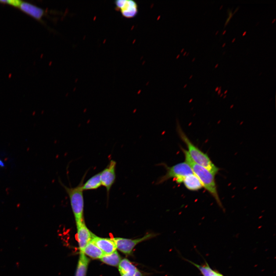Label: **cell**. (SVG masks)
<instances>
[{
  "label": "cell",
  "mask_w": 276,
  "mask_h": 276,
  "mask_svg": "<svg viewBox=\"0 0 276 276\" xmlns=\"http://www.w3.org/2000/svg\"><path fill=\"white\" fill-rule=\"evenodd\" d=\"M185 156V162L190 166L194 174L199 179L202 187L215 198L220 206H222L215 180L214 176L203 166L196 164L192 160L188 151L182 149Z\"/></svg>",
  "instance_id": "6da1fadb"
},
{
  "label": "cell",
  "mask_w": 276,
  "mask_h": 276,
  "mask_svg": "<svg viewBox=\"0 0 276 276\" xmlns=\"http://www.w3.org/2000/svg\"><path fill=\"white\" fill-rule=\"evenodd\" d=\"M179 135L188 148L189 154L196 164L203 166L214 175L218 172L219 169L215 165L206 154L204 153L194 145L179 126L177 128Z\"/></svg>",
  "instance_id": "7a4b0ae2"
},
{
  "label": "cell",
  "mask_w": 276,
  "mask_h": 276,
  "mask_svg": "<svg viewBox=\"0 0 276 276\" xmlns=\"http://www.w3.org/2000/svg\"><path fill=\"white\" fill-rule=\"evenodd\" d=\"M83 185L81 182L76 188L65 187L70 198L71 205L76 223L84 221Z\"/></svg>",
  "instance_id": "3957f363"
},
{
  "label": "cell",
  "mask_w": 276,
  "mask_h": 276,
  "mask_svg": "<svg viewBox=\"0 0 276 276\" xmlns=\"http://www.w3.org/2000/svg\"><path fill=\"white\" fill-rule=\"evenodd\" d=\"M156 235V234L150 233L147 234L142 238L135 239L120 238H114L112 239L116 244L117 249L124 254L130 256L132 254L133 250L137 245Z\"/></svg>",
  "instance_id": "277c9868"
},
{
  "label": "cell",
  "mask_w": 276,
  "mask_h": 276,
  "mask_svg": "<svg viewBox=\"0 0 276 276\" xmlns=\"http://www.w3.org/2000/svg\"><path fill=\"white\" fill-rule=\"evenodd\" d=\"M193 174L189 165L187 162H183L168 168L167 173L162 177L160 181L163 182L169 179L173 178L177 183H180L182 182L184 177Z\"/></svg>",
  "instance_id": "5b68a950"
},
{
  "label": "cell",
  "mask_w": 276,
  "mask_h": 276,
  "mask_svg": "<svg viewBox=\"0 0 276 276\" xmlns=\"http://www.w3.org/2000/svg\"><path fill=\"white\" fill-rule=\"evenodd\" d=\"M115 5L122 16L127 19H132L138 14V5L135 1L118 0L115 1Z\"/></svg>",
  "instance_id": "8992f818"
},
{
  "label": "cell",
  "mask_w": 276,
  "mask_h": 276,
  "mask_svg": "<svg viewBox=\"0 0 276 276\" xmlns=\"http://www.w3.org/2000/svg\"><path fill=\"white\" fill-rule=\"evenodd\" d=\"M77 229V238L80 253H84L86 245L91 241L94 234H93L86 227L84 221L76 223Z\"/></svg>",
  "instance_id": "52a82bcc"
},
{
  "label": "cell",
  "mask_w": 276,
  "mask_h": 276,
  "mask_svg": "<svg viewBox=\"0 0 276 276\" xmlns=\"http://www.w3.org/2000/svg\"><path fill=\"white\" fill-rule=\"evenodd\" d=\"M116 162L111 161L107 167L100 173L101 184L106 187L108 192L110 190L116 179Z\"/></svg>",
  "instance_id": "ba28073f"
},
{
  "label": "cell",
  "mask_w": 276,
  "mask_h": 276,
  "mask_svg": "<svg viewBox=\"0 0 276 276\" xmlns=\"http://www.w3.org/2000/svg\"><path fill=\"white\" fill-rule=\"evenodd\" d=\"M91 241L99 248L105 255L113 253L117 249L116 244L112 238H99L94 235Z\"/></svg>",
  "instance_id": "9c48e42d"
},
{
  "label": "cell",
  "mask_w": 276,
  "mask_h": 276,
  "mask_svg": "<svg viewBox=\"0 0 276 276\" xmlns=\"http://www.w3.org/2000/svg\"><path fill=\"white\" fill-rule=\"evenodd\" d=\"M118 268L120 276H144L143 273L127 259L121 260Z\"/></svg>",
  "instance_id": "30bf717a"
},
{
  "label": "cell",
  "mask_w": 276,
  "mask_h": 276,
  "mask_svg": "<svg viewBox=\"0 0 276 276\" xmlns=\"http://www.w3.org/2000/svg\"><path fill=\"white\" fill-rule=\"evenodd\" d=\"M22 11L37 20H41L45 14L44 10L30 3L22 2L19 7Z\"/></svg>",
  "instance_id": "8fae6325"
},
{
  "label": "cell",
  "mask_w": 276,
  "mask_h": 276,
  "mask_svg": "<svg viewBox=\"0 0 276 276\" xmlns=\"http://www.w3.org/2000/svg\"><path fill=\"white\" fill-rule=\"evenodd\" d=\"M182 182L188 189L191 191L198 190L203 187L199 179L194 174L184 177Z\"/></svg>",
  "instance_id": "7c38bea8"
},
{
  "label": "cell",
  "mask_w": 276,
  "mask_h": 276,
  "mask_svg": "<svg viewBox=\"0 0 276 276\" xmlns=\"http://www.w3.org/2000/svg\"><path fill=\"white\" fill-rule=\"evenodd\" d=\"M84 253L94 259H101L105 255L104 252L91 241L86 245Z\"/></svg>",
  "instance_id": "4fadbf2b"
},
{
  "label": "cell",
  "mask_w": 276,
  "mask_h": 276,
  "mask_svg": "<svg viewBox=\"0 0 276 276\" xmlns=\"http://www.w3.org/2000/svg\"><path fill=\"white\" fill-rule=\"evenodd\" d=\"M76 276H86L89 260L84 253H80Z\"/></svg>",
  "instance_id": "5bb4252c"
},
{
  "label": "cell",
  "mask_w": 276,
  "mask_h": 276,
  "mask_svg": "<svg viewBox=\"0 0 276 276\" xmlns=\"http://www.w3.org/2000/svg\"><path fill=\"white\" fill-rule=\"evenodd\" d=\"M102 185L101 182V173H98L93 176L87 181L85 184H83V190H88L96 189Z\"/></svg>",
  "instance_id": "9a60e30c"
},
{
  "label": "cell",
  "mask_w": 276,
  "mask_h": 276,
  "mask_svg": "<svg viewBox=\"0 0 276 276\" xmlns=\"http://www.w3.org/2000/svg\"><path fill=\"white\" fill-rule=\"evenodd\" d=\"M101 260L107 264L117 267L121 261V258L118 253L116 251L112 253L105 255L101 258Z\"/></svg>",
  "instance_id": "2e32d148"
},
{
  "label": "cell",
  "mask_w": 276,
  "mask_h": 276,
  "mask_svg": "<svg viewBox=\"0 0 276 276\" xmlns=\"http://www.w3.org/2000/svg\"><path fill=\"white\" fill-rule=\"evenodd\" d=\"M188 261L197 268L203 276H224L220 273L212 270L208 263H206V265H205L201 266L196 264L188 260Z\"/></svg>",
  "instance_id": "e0dca14e"
},
{
  "label": "cell",
  "mask_w": 276,
  "mask_h": 276,
  "mask_svg": "<svg viewBox=\"0 0 276 276\" xmlns=\"http://www.w3.org/2000/svg\"><path fill=\"white\" fill-rule=\"evenodd\" d=\"M23 2L19 0H6V1H0V3L7 4L12 6L19 8L21 4Z\"/></svg>",
  "instance_id": "ac0fdd59"
},
{
  "label": "cell",
  "mask_w": 276,
  "mask_h": 276,
  "mask_svg": "<svg viewBox=\"0 0 276 276\" xmlns=\"http://www.w3.org/2000/svg\"><path fill=\"white\" fill-rule=\"evenodd\" d=\"M229 14L230 15L229 16V17L228 19H227L226 22V23H225V26H226L227 24V23H228L229 22L230 19H231V17H232L233 16V14H232V12L231 11V12H229Z\"/></svg>",
  "instance_id": "d6986e66"
},
{
  "label": "cell",
  "mask_w": 276,
  "mask_h": 276,
  "mask_svg": "<svg viewBox=\"0 0 276 276\" xmlns=\"http://www.w3.org/2000/svg\"><path fill=\"white\" fill-rule=\"evenodd\" d=\"M5 166V164H4V163L2 162V161L0 159V166H1V167H3Z\"/></svg>",
  "instance_id": "ffe728a7"
},
{
  "label": "cell",
  "mask_w": 276,
  "mask_h": 276,
  "mask_svg": "<svg viewBox=\"0 0 276 276\" xmlns=\"http://www.w3.org/2000/svg\"><path fill=\"white\" fill-rule=\"evenodd\" d=\"M246 33H247V32H246V31H245V32H244L243 34H242V36H244L245 35H246Z\"/></svg>",
  "instance_id": "44dd1931"
},
{
  "label": "cell",
  "mask_w": 276,
  "mask_h": 276,
  "mask_svg": "<svg viewBox=\"0 0 276 276\" xmlns=\"http://www.w3.org/2000/svg\"><path fill=\"white\" fill-rule=\"evenodd\" d=\"M239 8V7H238V8H237V9H236V10H235V11H234V13L233 14H235V13L236 11L237 12V11H238V8Z\"/></svg>",
  "instance_id": "7402d4cb"
},
{
  "label": "cell",
  "mask_w": 276,
  "mask_h": 276,
  "mask_svg": "<svg viewBox=\"0 0 276 276\" xmlns=\"http://www.w3.org/2000/svg\"><path fill=\"white\" fill-rule=\"evenodd\" d=\"M235 38H234L232 40V43H233L234 41H235Z\"/></svg>",
  "instance_id": "603a6c76"
},
{
  "label": "cell",
  "mask_w": 276,
  "mask_h": 276,
  "mask_svg": "<svg viewBox=\"0 0 276 276\" xmlns=\"http://www.w3.org/2000/svg\"><path fill=\"white\" fill-rule=\"evenodd\" d=\"M226 32V30H224V32H223V34L224 35L225 34Z\"/></svg>",
  "instance_id": "cb8c5ba5"
},
{
  "label": "cell",
  "mask_w": 276,
  "mask_h": 276,
  "mask_svg": "<svg viewBox=\"0 0 276 276\" xmlns=\"http://www.w3.org/2000/svg\"><path fill=\"white\" fill-rule=\"evenodd\" d=\"M218 64H217L215 66V68H217V66H218Z\"/></svg>",
  "instance_id": "d4e9b609"
},
{
  "label": "cell",
  "mask_w": 276,
  "mask_h": 276,
  "mask_svg": "<svg viewBox=\"0 0 276 276\" xmlns=\"http://www.w3.org/2000/svg\"><path fill=\"white\" fill-rule=\"evenodd\" d=\"M275 20H276V19H274V20H273L272 22V23H274V21H275Z\"/></svg>",
  "instance_id": "484cf974"
},
{
  "label": "cell",
  "mask_w": 276,
  "mask_h": 276,
  "mask_svg": "<svg viewBox=\"0 0 276 276\" xmlns=\"http://www.w3.org/2000/svg\"><path fill=\"white\" fill-rule=\"evenodd\" d=\"M226 44V43H224V44H223V46H222L223 47H224L225 46Z\"/></svg>",
  "instance_id": "4316f807"
},
{
  "label": "cell",
  "mask_w": 276,
  "mask_h": 276,
  "mask_svg": "<svg viewBox=\"0 0 276 276\" xmlns=\"http://www.w3.org/2000/svg\"><path fill=\"white\" fill-rule=\"evenodd\" d=\"M223 7V5H221V7H220V9H221Z\"/></svg>",
  "instance_id": "83f0119b"
},
{
  "label": "cell",
  "mask_w": 276,
  "mask_h": 276,
  "mask_svg": "<svg viewBox=\"0 0 276 276\" xmlns=\"http://www.w3.org/2000/svg\"><path fill=\"white\" fill-rule=\"evenodd\" d=\"M218 32H219V31H217V32H216V35H217V33H218Z\"/></svg>",
  "instance_id": "f1b7e54d"
}]
</instances>
